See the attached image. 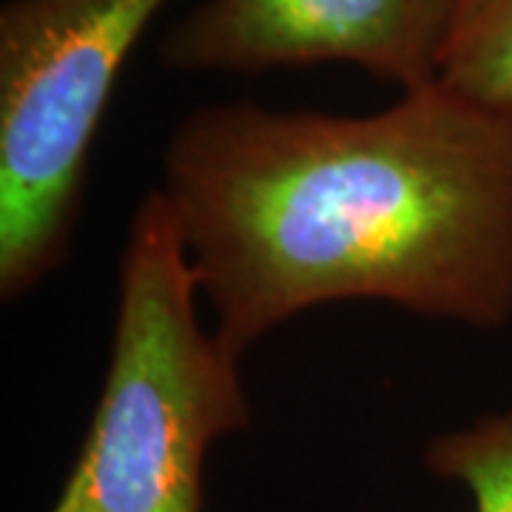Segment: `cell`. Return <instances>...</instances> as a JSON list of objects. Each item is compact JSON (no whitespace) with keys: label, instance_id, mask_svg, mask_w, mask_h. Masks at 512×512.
I'll return each instance as SVG.
<instances>
[{"label":"cell","instance_id":"cell-3","mask_svg":"<svg viewBox=\"0 0 512 512\" xmlns=\"http://www.w3.org/2000/svg\"><path fill=\"white\" fill-rule=\"evenodd\" d=\"M165 0H6L0 9V296L55 274L117 74Z\"/></svg>","mask_w":512,"mask_h":512},{"label":"cell","instance_id":"cell-2","mask_svg":"<svg viewBox=\"0 0 512 512\" xmlns=\"http://www.w3.org/2000/svg\"><path fill=\"white\" fill-rule=\"evenodd\" d=\"M197 279L154 188L128 222L106 384L49 512H202L208 447L248 427L239 353L197 319Z\"/></svg>","mask_w":512,"mask_h":512},{"label":"cell","instance_id":"cell-1","mask_svg":"<svg viewBox=\"0 0 512 512\" xmlns=\"http://www.w3.org/2000/svg\"><path fill=\"white\" fill-rule=\"evenodd\" d=\"M160 194L239 356L350 299L481 330L512 319V114L444 83L362 117L191 111Z\"/></svg>","mask_w":512,"mask_h":512},{"label":"cell","instance_id":"cell-4","mask_svg":"<svg viewBox=\"0 0 512 512\" xmlns=\"http://www.w3.org/2000/svg\"><path fill=\"white\" fill-rule=\"evenodd\" d=\"M464 0H205L165 32L174 72L353 63L416 92L439 83Z\"/></svg>","mask_w":512,"mask_h":512},{"label":"cell","instance_id":"cell-6","mask_svg":"<svg viewBox=\"0 0 512 512\" xmlns=\"http://www.w3.org/2000/svg\"><path fill=\"white\" fill-rule=\"evenodd\" d=\"M427 467L441 478L464 484L476 512H512V410L490 413L427 447Z\"/></svg>","mask_w":512,"mask_h":512},{"label":"cell","instance_id":"cell-5","mask_svg":"<svg viewBox=\"0 0 512 512\" xmlns=\"http://www.w3.org/2000/svg\"><path fill=\"white\" fill-rule=\"evenodd\" d=\"M439 83L512 114V0H464Z\"/></svg>","mask_w":512,"mask_h":512}]
</instances>
